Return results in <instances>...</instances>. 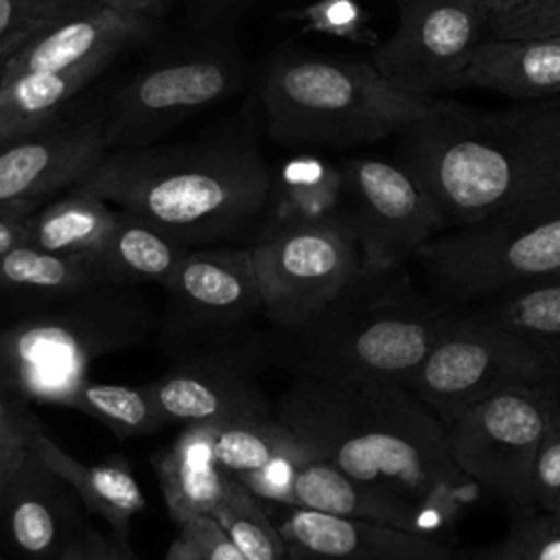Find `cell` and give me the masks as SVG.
<instances>
[{
	"label": "cell",
	"instance_id": "6da1fadb",
	"mask_svg": "<svg viewBox=\"0 0 560 560\" xmlns=\"http://www.w3.org/2000/svg\"><path fill=\"white\" fill-rule=\"evenodd\" d=\"M273 416L315 457L442 523L444 499L470 481L448 455L444 424L402 383L293 378Z\"/></svg>",
	"mask_w": 560,
	"mask_h": 560
},
{
	"label": "cell",
	"instance_id": "7a4b0ae2",
	"mask_svg": "<svg viewBox=\"0 0 560 560\" xmlns=\"http://www.w3.org/2000/svg\"><path fill=\"white\" fill-rule=\"evenodd\" d=\"M402 166L444 228L560 195V107L464 114L438 105L405 129Z\"/></svg>",
	"mask_w": 560,
	"mask_h": 560
},
{
	"label": "cell",
	"instance_id": "3957f363",
	"mask_svg": "<svg viewBox=\"0 0 560 560\" xmlns=\"http://www.w3.org/2000/svg\"><path fill=\"white\" fill-rule=\"evenodd\" d=\"M273 173L245 138L109 149L79 182L186 247L243 234L267 212Z\"/></svg>",
	"mask_w": 560,
	"mask_h": 560
},
{
	"label": "cell",
	"instance_id": "277c9868",
	"mask_svg": "<svg viewBox=\"0 0 560 560\" xmlns=\"http://www.w3.org/2000/svg\"><path fill=\"white\" fill-rule=\"evenodd\" d=\"M453 308L418 291L402 267L361 271L311 319L293 328L271 326L245 354L293 378L405 385Z\"/></svg>",
	"mask_w": 560,
	"mask_h": 560
},
{
	"label": "cell",
	"instance_id": "5b68a950",
	"mask_svg": "<svg viewBox=\"0 0 560 560\" xmlns=\"http://www.w3.org/2000/svg\"><path fill=\"white\" fill-rule=\"evenodd\" d=\"M151 311L133 287L98 284L0 326V392L68 407L90 365L142 343Z\"/></svg>",
	"mask_w": 560,
	"mask_h": 560
},
{
	"label": "cell",
	"instance_id": "8992f818",
	"mask_svg": "<svg viewBox=\"0 0 560 560\" xmlns=\"http://www.w3.org/2000/svg\"><path fill=\"white\" fill-rule=\"evenodd\" d=\"M260 98L276 142L315 147L374 142L440 105L398 90L372 63L304 52H284L269 63Z\"/></svg>",
	"mask_w": 560,
	"mask_h": 560
},
{
	"label": "cell",
	"instance_id": "52a82bcc",
	"mask_svg": "<svg viewBox=\"0 0 560 560\" xmlns=\"http://www.w3.org/2000/svg\"><path fill=\"white\" fill-rule=\"evenodd\" d=\"M431 293L453 306L560 273V195L451 228L413 256Z\"/></svg>",
	"mask_w": 560,
	"mask_h": 560
},
{
	"label": "cell",
	"instance_id": "ba28073f",
	"mask_svg": "<svg viewBox=\"0 0 560 560\" xmlns=\"http://www.w3.org/2000/svg\"><path fill=\"white\" fill-rule=\"evenodd\" d=\"M405 387L444 424L510 387H556L558 368L518 335L470 319L457 306Z\"/></svg>",
	"mask_w": 560,
	"mask_h": 560
},
{
	"label": "cell",
	"instance_id": "9c48e42d",
	"mask_svg": "<svg viewBox=\"0 0 560 560\" xmlns=\"http://www.w3.org/2000/svg\"><path fill=\"white\" fill-rule=\"evenodd\" d=\"M558 409L556 387L501 389L444 427L448 455L475 486L512 510L527 512L536 505V453Z\"/></svg>",
	"mask_w": 560,
	"mask_h": 560
},
{
	"label": "cell",
	"instance_id": "30bf717a",
	"mask_svg": "<svg viewBox=\"0 0 560 560\" xmlns=\"http://www.w3.org/2000/svg\"><path fill=\"white\" fill-rule=\"evenodd\" d=\"M249 252L262 317L273 328L311 319L363 271L361 247L346 217L265 232Z\"/></svg>",
	"mask_w": 560,
	"mask_h": 560
},
{
	"label": "cell",
	"instance_id": "8fae6325",
	"mask_svg": "<svg viewBox=\"0 0 560 560\" xmlns=\"http://www.w3.org/2000/svg\"><path fill=\"white\" fill-rule=\"evenodd\" d=\"M243 77L241 55L219 42L140 70L118 90L103 120L109 149L151 144L182 118L234 94Z\"/></svg>",
	"mask_w": 560,
	"mask_h": 560
},
{
	"label": "cell",
	"instance_id": "7c38bea8",
	"mask_svg": "<svg viewBox=\"0 0 560 560\" xmlns=\"http://www.w3.org/2000/svg\"><path fill=\"white\" fill-rule=\"evenodd\" d=\"M488 35V11L477 0H400L394 33L372 66L398 90L435 98L462 88V74Z\"/></svg>",
	"mask_w": 560,
	"mask_h": 560
},
{
	"label": "cell",
	"instance_id": "4fadbf2b",
	"mask_svg": "<svg viewBox=\"0 0 560 560\" xmlns=\"http://www.w3.org/2000/svg\"><path fill=\"white\" fill-rule=\"evenodd\" d=\"M346 221L352 228L363 271L402 267L444 228L429 195L405 168L376 158L346 164Z\"/></svg>",
	"mask_w": 560,
	"mask_h": 560
},
{
	"label": "cell",
	"instance_id": "5bb4252c",
	"mask_svg": "<svg viewBox=\"0 0 560 560\" xmlns=\"http://www.w3.org/2000/svg\"><path fill=\"white\" fill-rule=\"evenodd\" d=\"M164 289L171 339L223 335L262 315L249 247H190Z\"/></svg>",
	"mask_w": 560,
	"mask_h": 560
},
{
	"label": "cell",
	"instance_id": "9a60e30c",
	"mask_svg": "<svg viewBox=\"0 0 560 560\" xmlns=\"http://www.w3.org/2000/svg\"><path fill=\"white\" fill-rule=\"evenodd\" d=\"M109 151L105 122H50L0 140V206L35 203L77 186Z\"/></svg>",
	"mask_w": 560,
	"mask_h": 560
},
{
	"label": "cell",
	"instance_id": "2e32d148",
	"mask_svg": "<svg viewBox=\"0 0 560 560\" xmlns=\"http://www.w3.org/2000/svg\"><path fill=\"white\" fill-rule=\"evenodd\" d=\"M269 516L291 556L317 560H453L451 547L433 534L298 505H278Z\"/></svg>",
	"mask_w": 560,
	"mask_h": 560
},
{
	"label": "cell",
	"instance_id": "e0dca14e",
	"mask_svg": "<svg viewBox=\"0 0 560 560\" xmlns=\"http://www.w3.org/2000/svg\"><path fill=\"white\" fill-rule=\"evenodd\" d=\"M155 20L120 13L116 9L81 0L48 22L39 24L28 39L9 57L0 83L26 72L77 66L103 52L120 55L127 46L147 39Z\"/></svg>",
	"mask_w": 560,
	"mask_h": 560
},
{
	"label": "cell",
	"instance_id": "ac0fdd59",
	"mask_svg": "<svg viewBox=\"0 0 560 560\" xmlns=\"http://www.w3.org/2000/svg\"><path fill=\"white\" fill-rule=\"evenodd\" d=\"M70 486L46 468L35 453L0 492V527L24 560H59L79 536V514Z\"/></svg>",
	"mask_w": 560,
	"mask_h": 560
},
{
	"label": "cell",
	"instance_id": "d6986e66",
	"mask_svg": "<svg viewBox=\"0 0 560 560\" xmlns=\"http://www.w3.org/2000/svg\"><path fill=\"white\" fill-rule=\"evenodd\" d=\"M164 427L267 413L262 394L234 359L190 357L144 385Z\"/></svg>",
	"mask_w": 560,
	"mask_h": 560
},
{
	"label": "cell",
	"instance_id": "ffe728a7",
	"mask_svg": "<svg viewBox=\"0 0 560 560\" xmlns=\"http://www.w3.org/2000/svg\"><path fill=\"white\" fill-rule=\"evenodd\" d=\"M293 494L298 508L343 518H359L422 534H433L440 525H444L431 512H424L392 492L357 481L319 457H311L300 466Z\"/></svg>",
	"mask_w": 560,
	"mask_h": 560
},
{
	"label": "cell",
	"instance_id": "44dd1931",
	"mask_svg": "<svg viewBox=\"0 0 560 560\" xmlns=\"http://www.w3.org/2000/svg\"><path fill=\"white\" fill-rule=\"evenodd\" d=\"M462 88L488 90L525 101L560 94V35H486L462 74Z\"/></svg>",
	"mask_w": 560,
	"mask_h": 560
},
{
	"label": "cell",
	"instance_id": "7402d4cb",
	"mask_svg": "<svg viewBox=\"0 0 560 560\" xmlns=\"http://www.w3.org/2000/svg\"><path fill=\"white\" fill-rule=\"evenodd\" d=\"M153 468L166 510L177 525L212 514L232 479L214 455L212 422L184 424L177 438L153 457Z\"/></svg>",
	"mask_w": 560,
	"mask_h": 560
},
{
	"label": "cell",
	"instance_id": "603a6c76",
	"mask_svg": "<svg viewBox=\"0 0 560 560\" xmlns=\"http://www.w3.org/2000/svg\"><path fill=\"white\" fill-rule=\"evenodd\" d=\"M33 453L70 486L88 512L101 516L116 532V538L127 540L131 518L144 510L147 499L125 459L85 464L42 429L33 433Z\"/></svg>",
	"mask_w": 560,
	"mask_h": 560
},
{
	"label": "cell",
	"instance_id": "cb8c5ba5",
	"mask_svg": "<svg viewBox=\"0 0 560 560\" xmlns=\"http://www.w3.org/2000/svg\"><path fill=\"white\" fill-rule=\"evenodd\" d=\"M116 57L114 52H103L77 66L26 72L0 83V140L26 136L50 125Z\"/></svg>",
	"mask_w": 560,
	"mask_h": 560
},
{
	"label": "cell",
	"instance_id": "d4e9b609",
	"mask_svg": "<svg viewBox=\"0 0 560 560\" xmlns=\"http://www.w3.org/2000/svg\"><path fill=\"white\" fill-rule=\"evenodd\" d=\"M188 249L140 217L116 208L114 225L92 258L101 278L109 284L160 282L164 287Z\"/></svg>",
	"mask_w": 560,
	"mask_h": 560
},
{
	"label": "cell",
	"instance_id": "484cf974",
	"mask_svg": "<svg viewBox=\"0 0 560 560\" xmlns=\"http://www.w3.org/2000/svg\"><path fill=\"white\" fill-rule=\"evenodd\" d=\"M457 308L470 319L529 341L560 372V273L510 287Z\"/></svg>",
	"mask_w": 560,
	"mask_h": 560
},
{
	"label": "cell",
	"instance_id": "4316f807",
	"mask_svg": "<svg viewBox=\"0 0 560 560\" xmlns=\"http://www.w3.org/2000/svg\"><path fill=\"white\" fill-rule=\"evenodd\" d=\"M98 284H105V280L101 278L92 256L55 254L24 241L0 254L2 298L46 306Z\"/></svg>",
	"mask_w": 560,
	"mask_h": 560
},
{
	"label": "cell",
	"instance_id": "83f0119b",
	"mask_svg": "<svg viewBox=\"0 0 560 560\" xmlns=\"http://www.w3.org/2000/svg\"><path fill=\"white\" fill-rule=\"evenodd\" d=\"M114 217V206L77 184L33 210L24 243L66 256H92L109 234Z\"/></svg>",
	"mask_w": 560,
	"mask_h": 560
},
{
	"label": "cell",
	"instance_id": "f1b7e54d",
	"mask_svg": "<svg viewBox=\"0 0 560 560\" xmlns=\"http://www.w3.org/2000/svg\"><path fill=\"white\" fill-rule=\"evenodd\" d=\"M346 208L343 173L324 162L300 158L273 175L271 199L267 206L265 232L326 219H341Z\"/></svg>",
	"mask_w": 560,
	"mask_h": 560
},
{
	"label": "cell",
	"instance_id": "f546056e",
	"mask_svg": "<svg viewBox=\"0 0 560 560\" xmlns=\"http://www.w3.org/2000/svg\"><path fill=\"white\" fill-rule=\"evenodd\" d=\"M214 455L232 479L249 477L273 459L308 446L273 411L212 422Z\"/></svg>",
	"mask_w": 560,
	"mask_h": 560
},
{
	"label": "cell",
	"instance_id": "4dcf8cb0",
	"mask_svg": "<svg viewBox=\"0 0 560 560\" xmlns=\"http://www.w3.org/2000/svg\"><path fill=\"white\" fill-rule=\"evenodd\" d=\"M212 516L247 560H289V547L258 497L230 479Z\"/></svg>",
	"mask_w": 560,
	"mask_h": 560
},
{
	"label": "cell",
	"instance_id": "1f68e13d",
	"mask_svg": "<svg viewBox=\"0 0 560 560\" xmlns=\"http://www.w3.org/2000/svg\"><path fill=\"white\" fill-rule=\"evenodd\" d=\"M72 409L98 420L118 438L149 435L166 429L144 389L85 381L72 396Z\"/></svg>",
	"mask_w": 560,
	"mask_h": 560
},
{
	"label": "cell",
	"instance_id": "d6a6232c",
	"mask_svg": "<svg viewBox=\"0 0 560 560\" xmlns=\"http://www.w3.org/2000/svg\"><path fill=\"white\" fill-rule=\"evenodd\" d=\"M497 560H560V518L553 514L523 521L494 551Z\"/></svg>",
	"mask_w": 560,
	"mask_h": 560
},
{
	"label": "cell",
	"instance_id": "836d02e7",
	"mask_svg": "<svg viewBox=\"0 0 560 560\" xmlns=\"http://www.w3.org/2000/svg\"><path fill=\"white\" fill-rule=\"evenodd\" d=\"M488 35L494 37H558L560 0H534L532 4L488 20Z\"/></svg>",
	"mask_w": 560,
	"mask_h": 560
},
{
	"label": "cell",
	"instance_id": "e575fe53",
	"mask_svg": "<svg viewBox=\"0 0 560 560\" xmlns=\"http://www.w3.org/2000/svg\"><path fill=\"white\" fill-rule=\"evenodd\" d=\"M560 492V409L553 413L534 462V503L545 512L551 510Z\"/></svg>",
	"mask_w": 560,
	"mask_h": 560
},
{
	"label": "cell",
	"instance_id": "d590c367",
	"mask_svg": "<svg viewBox=\"0 0 560 560\" xmlns=\"http://www.w3.org/2000/svg\"><path fill=\"white\" fill-rule=\"evenodd\" d=\"M260 0H186V22L201 33H228Z\"/></svg>",
	"mask_w": 560,
	"mask_h": 560
},
{
	"label": "cell",
	"instance_id": "8d00e7d4",
	"mask_svg": "<svg viewBox=\"0 0 560 560\" xmlns=\"http://www.w3.org/2000/svg\"><path fill=\"white\" fill-rule=\"evenodd\" d=\"M81 0H0V39L35 28Z\"/></svg>",
	"mask_w": 560,
	"mask_h": 560
},
{
	"label": "cell",
	"instance_id": "74e56055",
	"mask_svg": "<svg viewBox=\"0 0 560 560\" xmlns=\"http://www.w3.org/2000/svg\"><path fill=\"white\" fill-rule=\"evenodd\" d=\"M179 532L192 542L201 560H247L212 514H201L182 523Z\"/></svg>",
	"mask_w": 560,
	"mask_h": 560
},
{
	"label": "cell",
	"instance_id": "f35d334b",
	"mask_svg": "<svg viewBox=\"0 0 560 560\" xmlns=\"http://www.w3.org/2000/svg\"><path fill=\"white\" fill-rule=\"evenodd\" d=\"M37 422L31 416H24L11 424L0 427V492L24 464L33 451V433Z\"/></svg>",
	"mask_w": 560,
	"mask_h": 560
},
{
	"label": "cell",
	"instance_id": "ab89813d",
	"mask_svg": "<svg viewBox=\"0 0 560 560\" xmlns=\"http://www.w3.org/2000/svg\"><path fill=\"white\" fill-rule=\"evenodd\" d=\"M306 18L315 20L319 28H326L337 35H346L348 31H357V22L361 18L359 7L348 0H319L304 11Z\"/></svg>",
	"mask_w": 560,
	"mask_h": 560
},
{
	"label": "cell",
	"instance_id": "60d3db41",
	"mask_svg": "<svg viewBox=\"0 0 560 560\" xmlns=\"http://www.w3.org/2000/svg\"><path fill=\"white\" fill-rule=\"evenodd\" d=\"M35 208V203L0 206V254H4L7 249L26 238L28 219Z\"/></svg>",
	"mask_w": 560,
	"mask_h": 560
},
{
	"label": "cell",
	"instance_id": "b9f144b4",
	"mask_svg": "<svg viewBox=\"0 0 560 560\" xmlns=\"http://www.w3.org/2000/svg\"><path fill=\"white\" fill-rule=\"evenodd\" d=\"M59 560H107L105 538L96 532H83L77 540L61 553Z\"/></svg>",
	"mask_w": 560,
	"mask_h": 560
},
{
	"label": "cell",
	"instance_id": "7bdbcfd3",
	"mask_svg": "<svg viewBox=\"0 0 560 560\" xmlns=\"http://www.w3.org/2000/svg\"><path fill=\"white\" fill-rule=\"evenodd\" d=\"M109 9H116L120 13H131V15H144V18H160L173 0H90Z\"/></svg>",
	"mask_w": 560,
	"mask_h": 560
},
{
	"label": "cell",
	"instance_id": "ee69618b",
	"mask_svg": "<svg viewBox=\"0 0 560 560\" xmlns=\"http://www.w3.org/2000/svg\"><path fill=\"white\" fill-rule=\"evenodd\" d=\"M164 560H201L199 551L192 547V542L179 532V536L171 542Z\"/></svg>",
	"mask_w": 560,
	"mask_h": 560
},
{
	"label": "cell",
	"instance_id": "f6af8a7d",
	"mask_svg": "<svg viewBox=\"0 0 560 560\" xmlns=\"http://www.w3.org/2000/svg\"><path fill=\"white\" fill-rule=\"evenodd\" d=\"M24 416H28V413H26V409L22 407V402L15 400V398L4 396V394L0 392V427L11 424V422H15V420H20V418H24Z\"/></svg>",
	"mask_w": 560,
	"mask_h": 560
},
{
	"label": "cell",
	"instance_id": "bcb514c9",
	"mask_svg": "<svg viewBox=\"0 0 560 560\" xmlns=\"http://www.w3.org/2000/svg\"><path fill=\"white\" fill-rule=\"evenodd\" d=\"M486 11H488V20L494 15H503L510 11H518L527 4H532L534 0H477Z\"/></svg>",
	"mask_w": 560,
	"mask_h": 560
},
{
	"label": "cell",
	"instance_id": "7dc6e473",
	"mask_svg": "<svg viewBox=\"0 0 560 560\" xmlns=\"http://www.w3.org/2000/svg\"><path fill=\"white\" fill-rule=\"evenodd\" d=\"M37 28V26H35ZM35 28H28V31H20L15 35H9L4 39H0V72L4 68V63L9 61V57L28 39V35L35 31Z\"/></svg>",
	"mask_w": 560,
	"mask_h": 560
},
{
	"label": "cell",
	"instance_id": "c3c4849f",
	"mask_svg": "<svg viewBox=\"0 0 560 560\" xmlns=\"http://www.w3.org/2000/svg\"><path fill=\"white\" fill-rule=\"evenodd\" d=\"M105 556H107V560H140L127 547V540H120V538H116L114 542L105 540Z\"/></svg>",
	"mask_w": 560,
	"mask_h": 560
},
{
	"label": "cell",
	"instance_id": "681fc988",
	"mask_svg": "<svg viewBox=\"0 0 560 560\" xmlns=\"http://www.w3.org/2000/svg\"><path fill=\"white\" fill-rule=\"evenodd\" d=\"M549 514H553L556 518H560V492L556 494V499H553V505H551V510H549Z\"/></svg>",
	"mask_w": 560,
	"mask_h": 560
},
{
	"label": "cell",
	"instance_id": "f907efd6",
	"mask_svg": "<svg viewBox=\"0 0 560 560\" xmlns=\"http://www.w3.org/2000/svg\"><path fill=\"white\" fill-rule=\"evenodd\" d=\"M289 560H317V558H302V556H291L289 553Z\"/></svg>",
	"mask_w": 560,
	"mask_h": 560
},
{
	"label": "cell",
	"instance_id": "816d5d0a",
	"mask_svg": "<svg viewBox=\"0 0 560 560\" xmlns=\"http://www.w3.org/2000/svg\"><path fill=\"white\" fill-rule=\"evenodd\" d=\"M488 560H497V558H494V553H492V556H490V558H488Z\"/></svg>",
	"mask_w": 560,
	"mask_h": 560
}]
</instances>
